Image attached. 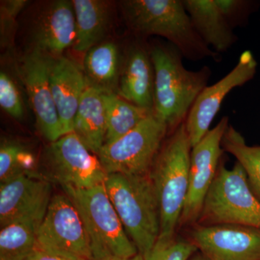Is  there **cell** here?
<instances>
[{
	"mask_svg": "<svg viewBox=\"0 0 260 260\" xmlns=\"http://www.w3.org/2000/svg\"><path fill=\"white\" fill-rule=\"evenodd\" d=\"M191 150L184 121L162 145L152 168L160 211V234L155 245L167 246L176 239L189 190Z\"/></svg>",
	"mask_w": 260,
	"mask_h": 260,
	"instance_id": "cell-1",
	"label": "cell"
},
{
	"mask_svg": "<svg viewBox=\"0 0 260 260\" xmlns=\"http://www.w3.org/2000/svg\"><path fill=\"white\" fill-rule=\"evenodd\" d=\"M150 52L155 73L153 113L173 132L185 121L211 72L207 67L198 71L186 69L176 48L158 44Z\"/></svg>",
	"mask_w": 260,
	"mask_h": 260,
	"instance_id": "cell-2",
	"label": "cell"
},
{
	"mask_svg": "<svg viewBox=\"0 0 260 260\" xmlns=\"http://www.w3.org/2000/svg\"><path fill=\"white\" fill-rule=\"evenodd\" d=\"M104 185L126 234L148 260L160 234V211L150 174H109Z\"/></svg>",
	"mask_w": 260,
	"mask_h": 260,
	"instance_id": "cell-3",
	"label": "cell"
},
{
	"mask_svg": "<svg viewBox=\"0 0 260 260\" xmlns=\"http://www.w3.org/2000/svg\"><path fill=\"white\" fill-rule=\"evenodd\" d=\"M122 8L132 30L165 38L187 59L198 61L218 55L195 30L183 1L128 0L122 2Z\"/></svg>",
	"mask_w": 260,
	"mask_h": 260,
	"instance_id": "cell-4",
	"label": "cell"
},
{
	"mask_svg": "<svg viewBox=\"0 0 260 260\" xmlns=\"http://www.w3.org/2000/svg\"><path fill=\"white\" fill-rule=\"evenodd\" d=\"M198 225L232 224L260 230V200L251 190L242 166L228 169L220 162L198 219Z\"/></svg>",
	"mask_w": 260,
	"mask_h": 260,
	"instance_id": "cell-5",
	"label": "cell"
},
{
	"mask_svg": "<svg viewBox=\"0 0 260 260\" xmlns=\"http://www.w3.org/2000/svg\"><path fill=\"white\" fill-rule=\"evenodd\" d=\"M61 187L83 219L92 255L93 253L109 252L121 257H131L139 253L126 234L104 183L88 189Z\"/></svg>",
	"mask_w": 260,
	"mask_h": 260,
	"instance_id": "cell-6",
	"label": "cell"
},
{
	"mask_svg": "<svg viewBox=\"0 0 260 260\" xmlns=\"http://www.w3.org/2000/svg\"><path fill=\"white\" fill-rule=\"evenodd\" d=\"M169 131L151 113L127 134L104 144L98 158L108 175L150 174Z\"/></svg>",
	"mask_w": 260,
	"mask_h": 260,
	"instance_id": "cell-7",
	"label": "cell"
},
{
	"mask_svg": "<svg viewBox=\"0 0 260 260\" xmlns=\"http://www.w3.org/2000/svg\"><path fill=\"white\" fill-rule=\"evenodd\" d=\"M37 247L59 255L92 260L91 245L83 219L66 194L51 198L38 230Z\"/></svg>",
	"mask_w": 260,
	"mask_h": 260,
	"instance_id": "cell-8",
	"label": "cell"
},
{
	"mask_svg": "<svg viewBox=\"0 0 260 260\" xmlns=\"http://www.w3.org/2000/svg\"><path fill=\"white\" fill-rule=\"evenodd\" d=\"M229 124L223 117L191 148L189 190L179 225L198 223L207 194L215 176L224 150L222 140Z\"/></svg>",
	"mask_w": 260,
	"mask_h": 260,
	"instance_id": "cell-9",
	"label": "cell"
},
{
	"mask_svg": "<svg viewBox=\"0 0 260 260\" xmlns=\"http://www.w3.org/2000/svg\"><path fill=\"white\" fill-rule=\"evenodd\" d=\"M54 56L32 47L20 59L18 73L23 82L39 129L51 143L64 135L50 86V70Z\"/></svg>",
	"mask_w": 260,
	"mask_h": 260,
	"instance_id": "cell-10",
	"label": "cell"
},
{
	"mask_svg": "<svg viewBox=\"0 0 260 260\" xmlns=\"http://www.w3.org/2000/svg\"><path fill=\"white\" fill-rule=\"evenodd\" d=\"M47 155L51 177L61 186L88 189L105 182L108 174L99 158L73 132L51 143Z\"/></svg>",
	"mask_w": 260,
	"mask_h": 260,
	"instance_id": "cell-11",
	"label": "cell"
},
{
	"mask_svg": "<svg viewBox=\"0 0 260 260\" xmlns=\"http://www.w3.org/2000/svg\"><path fill=\"white\" fill-rule=\"evenodd\" d=\"M256 69L254 56L251 51H244L239 56L237 65L225 76L202 90L184 121L191 148L209 131L228 94L250 80Z\"/></svg>",
	"mask_w": 260,
	"mask_h": 260,
	"instance_id": "cell-12",
	"label": "cell"
},
{
	"mask_svg": "<svg viewBox=\"0 0 260 260\" xmlns=\"http://www.w3.org/2000/svg\"><path fill=\"white\" fill-rule=\"evenodd\" d=\"M191 241L208 260H260V230L255 228L198 224Z\"/></svg>",
	"mask_w": 260,
	"mask_h": 260,
	"instance_id": "cell-13",
	"label": "cell"
},
{
	"mask_svg": "<svg viewBox=\"0 0 260 260\" xmlns=\"http://www.w3.org/2000/svg\"><path fill=\"white\" fill-rule=\"evenodd\" d=\"M51 184L41 176L22 175L0 185L1 228L20 221L42 223L50 203Z\"/></svg>",
	"mask_w": 260,
	"mask_h": 260,
	"instance_id": "cell-14",
	"label": "cell"
},
{
	"mask_svg": "<svg viewBox=\"0 0 260 260\" xmlns=\"http://www.w3.org/2000/svg\"><path fill=\"white\" fill-rule=\"evenodd\" d=\"M49 78L64 135L73 133L80 100L88 86L85 73L74 61L61 56L54 57Z\"/></svg>",
	"mask_w": 260,
	"mask_h": 260,
	"instance_id": "cell-15",
	"label": "cell"
},
{
	"mask_svg": "<svg viewBox=\"0 0 260 260\" xmlns=\"http://www.w3.org/2000/svg\"><path fill=\"white\" fill-rule=\"evenodd\" d=\"M76 39V20L72 2L51 3L39 18L34 32V47L54 57L70 47Z\"/></svg>",
	"mask_w": 260,
	"mask_h": 260,
	"instance_id": "cell-16",
	"label": "cell"
},
{
	"mask_svg": "<svg viewBox=\"0 0 260 260\" xmlns=\"http://www.w3.org/2000/svg\"><path fill=\"white\" fill-rule=\"evenodd\" d=\"M155 73L151 56L144 48L134 46L128 51L121 70L117 95L153 112Z\"/></svg>",
	"mask_w": 260,
	"mask_h": 260,
	"instance_id": "cell-17",
	"label": "cell"
},
{
	"mask_svg": "<svg viewBox=\"0 0 260 260\" xmlns=\"http://www.w3.org/2000/svg\"><path fill=\"white\" fill-rule=\"evenodd\" d=\"M107 132V109L104 91L88 85L75 115L73 133L89 150L97 155L105 143Z\"/></svg>",
	"mask_w": 260,
	"mask_h": 260,
	"instance_id": "cell-18",
	"label": "cell"
},
{
	"mask_svg": "<svg viewBox=\"0 0 260 260\" xmlns=\"http://www.w3.org/2000/svg\"><path fill=\"white\" fill-rule=\"evenodd\" d=\"M183 4L196 31L217 54L228 50L235 43L237 37L215 0H185Z\"/></svg>",
	"mask_w": 260,
	"mask_h": 260,
	"instance_id": "cell-19",
	"label": "cell"
},
{
	"mask_svg": "<svg viewBox=\"0 0 260 260\" xmlns=\"http://www.w3.org/2000/svg\"><path fill=\"white\" fill-rule=\"evenodd\" d=\"M76 20V39L73 49L86 53L99 44L107 30L109 20L107 2L100 0H73Z\"/></svg>",
	"mask_w": 260,
	"mask_h": 260,
	"instance_id": "cell-20",
	"label": "cell"
},
{
	"mask_svg": "<svg viewBox=\"0 0 260 260\" xmlns=\"http://www.w3.org/2000/svg\"><path fill=\"white\" fill-rule=\"evenodd\" d=\"M119 66V50L114 43L98 44L85 53L84 73L88 85L102 91L117 93Z\"/></svg>",
	"mask_w": 260,
	"mask_h": 260,
	"instance_id": "cell-21",
	"label": "cell"
},
{
	"mask_svg": "<svg viewBox=\"0 0 260 260\" xmlns=\"http://www.w3.org/2000/svg\"><path fill=\"white\" fill-rule=\"evenodd\" d=\"M107 109V132L105 143H112L136 127L153 113L131 104L115 93L104 92Z\"/></svg>",
	"mask_w": 260,
	"mask_h": 260,
	"instance_id": "cell-22",
	"label": "cell"
},
{
	"mask_svg": "<svg viewBox=\"0 0 260 260\" xmlns=\"http://www.w3.org/2000/svg\"><path fill=\"white\" fill-rule=\"evenodd\" d=\"M41 224L20 221L1 228L0 260H26L37 248Z\"/></svg>",
	"mask_w": 260,
	"mask_h": 260,
	"instance_id": "cell-23",
	"label": "cell"
},
{
	"mask_svg": "<svg viewBox=\"0 0 260 260\" xmlns=\"http://www.w3.org/2000/svg\"><path fill=\"white\" fill-rule=\"evenodd\" d=\"M222 148L242 166L251 190L260 200V146L246 144L241 133L229 124L222 140Z\"/></svg>",
	"mask_w": 260,
	"mask_h": 260,
	"instance_id": "cell-24",
	"label": "cell"
},
{
	"mask_svg": "<svg viewBox=\"0 0 260 260\" xmlns=\"http://www.w3.org/2000/svg\"><path fill=\"white\" fill-rule=\"evenodd\" d=\"M36 160L32 153L13 141L2 142L0 147V182L22 175L40 176L35 171Z\"/></svg>",
	"mask_w": 260,
	"mask_h": 260,
	"instance_id": "cell-25",
	"label": "cell"
},
{
	"mask_svg": "<svg viewBox=\"0 0 260 260\" xmlns=\"http://www.w3.org/2000/svg\"><path fill=\"white\" fill-rule=\"evenodd\" d=\"M0 105L14 119L23 118V102L18 89L10 75L5 72L0 73Z\"/></svg>",
	"mask_w": 260,
	"mask_h": 260,
	"instance_id": "cell-26",
	"label": "cell"
},
{
	"mask_svg": "<svg viewBox=\"0 0 260 260\" xmlns=\"http://www.w3.org/2000/svg\"><path fill=\"white\" fill-rule=\"evenodd\" d=\"M198 251L191 241L175 239L167 246H154L148 260H189Z\"/></svg>",
	"mask_w": 260,
	"mask_h": 260,
	"instance_id": "cell-27",
	"label": "cell"
},
{
	"mask_svg": "<svg viewBox=\"0 0 260 260\" xmlns=\"http://www.w3.org/2000/svg\"><path fill=\"white\" fill-rule=\"evenodd\" d=\"M28 1L25 0H9L1 3L0 13V26H1V43L7 44L11 39L14 30L15 20Z\"/></svg>",
	"mask_w": 260,
	"mask_h": 260,
	"instance_id": "cell-28",
	"label": "cell"
},
{
	"mask_svg": "<svg viewBox=\"0 0 260 260\" xmlns=\"http://www.w3.org/2000/svg\"><path fill=\"white\" fill-rule=\"evenodd\" d=\"M215 3L232 28L239 23L246 6V2L239 0H215Z\"/></svg>",
	"mask_w": 260,
	"mask_h": 260,
	"instance_id": "cell-29",
	"label": "cell"
},
{
	"mask_svg": "<svg viewBox=\"0 0 260 260\" xmlns=\"http://www.w3.org/2000/svg\"><path fill=\"white\" fill-rule=\"evenodd\" d=\"M26 260H86L79 259V258L70 257L59 255V254H53L48 251L42 250L39 248H36L31 254L28 256Z\"/></svg>",
	"mask_w": 260,
	"mask_h": 260,
	"instance_id": "cell-30",
	"label": "cell"
},
{
	"mask_svg": "<svg viewBox=\"0 0 260 260\" xmlns=\"http://www.w3.org/2000/svg\"><path fill=\"white\" fill-rule=\"evenodd\" d=\"M92 260H145V259L140 253L131 257H121L109 252H97L93 253Z\"/></svg>",
	"mask_w": 260,
	"mask_h": 260,
	"instance_id": "cell-31",
	"label": "cell"
},
{
	"mask_svg": "<svg viewBox=\"0 0 260 260\" xmlns=\"http://www.w3.org/2000/svg\"><path fill=\"white\" fill-rule=\"evenodd\" d=\"M191 260H208L205 256H203V254H196L195 256H193L191 257Z\"/></svg>",
	"mask_w": 260,
	"mask_h": 260,
	"instance_id": "cell-32",
	"label": "cell"
}]
</instances>
